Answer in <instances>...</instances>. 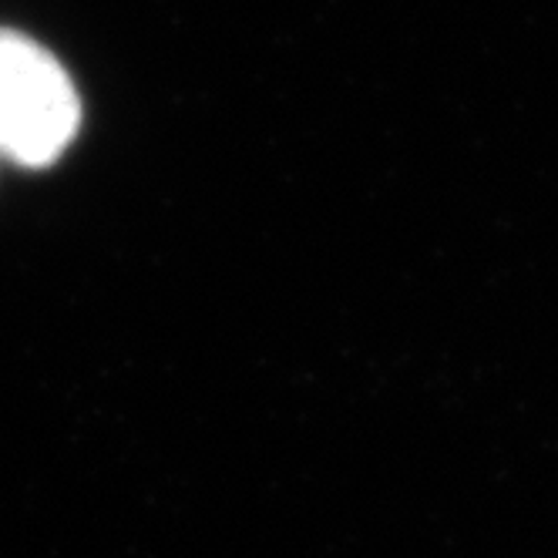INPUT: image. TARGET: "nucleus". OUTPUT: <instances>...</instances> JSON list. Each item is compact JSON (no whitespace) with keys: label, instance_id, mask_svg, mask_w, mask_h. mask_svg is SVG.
<instances>
[{"label":"nucleus","instance_id":"f257e3e1","mask_svg":"<svg viewBox=\"0 0 558 558\" xmlns=\"http://www.w3.org/2000/svg\"><path fill=\"white\" fill-rule=\"evenodd\" d=\"M82 129L71 74L34 37L0 27V158L48 169Z\"/></svg>","mask_w":558,"mask_h":558}]
</instances>
